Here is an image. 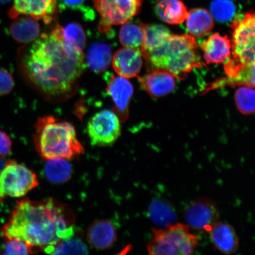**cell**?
I'll use <instances>...</instances> for the list:
<instances>
[{
	"label": "cell",
	"mask_w": 255,
	"mask_h": 255,
	"mask_svg": "<svg viewBox=\"0 0 255 255\" xmlns=\"http://www.w3.org/2000/svg\"><path fill=\"white\" fill-rule=\"evenodd\" d=\"M235 101L242 114L255 113V90L253 87L245 85L239 88L235 93Z\"/></svg>",
	"instance_id": "83f0119b"
},
{
	"label": "cell",
	"mask_w": 255,
	"mask_h": 255,
	"mask_svg": "<svg viewBox=\"0 0 255 255\" xmlns=\"http://www.w3.org/2000/svg\"><path fill=\"white\" fill-rule=\"evenodd\" d=\"M204 52V59L208 64L222 63L231 56L232 44L227 36L219 33L212 35L208 39L200 44Z\"/></svg>",
	"instance_id": "ac0fdd59"
},
{
	"label": "cell",
	"mask_w": 255,
	"mask_h": 255,
	"mask_svg": "<svg viewBox=\"0 0 255 255\" xmlns=\"http://www.w3.org/2000/svg\"><path fill=\"white\" fill-rule=\"evenodd\" d=\"M121 121L114 111L103 110L89 120L87 132L92 144L105 146L113 144L121 132Z\"/></svg>",
	"instance_id": "9c48e42d"
},
{
	"label": "cell",
	"mask_w": 255,
	"mask_h": 255,
	"mask_svg": "<svg viewBox=\"0 0 255 255\" xmlns=\"http://www.w3.org/2000/svg\"><path fill=\"white\" fill-rule=\"evenodd\" d=\"M12 143L10 138L0 130V158L6 157L11 151Z\"/></svg>",
	"instance_id": "d6a6232c"
},
{
	"label": "cell",
	"mask_w": 255,
	"mask_h": 255,
	"mask_svg": "<svg viewBox=\"0 0 255 255\" xmlns=\"http://www.w3.org/2000/svg\"><path fill=\"white\" fill-rule=\"evenodd\" d=\"M219 218L220 211L216 204L203 197L193 200L184 213L186 224L195 231L208 232Z\"/></svg>",
	"instance_id": "30bf717a"
},
{
	"label": "cell",
	"mask_w": 255,
	"mask_h": 255,
	"mask_svg": "<svg viewBox=\"0 0 255 255\" xmlns=\"http://www.w3.org/2000/svg\"><path fill=\"white\" fill-rule=\"evenodd\" d=\"M186 27L194 37H203L212 31L214 21L210 12L206 9L195 8L188 12Z\"/></svg>",
	"instance_id": "ffe728a7"
},
{
	"label": "cell",
	"mask_w": 255,
	"mask_h": 255,
	"mask_svg": "<svg viewBox=\"0 0 255 255\" xmlns=\"http://www.w3.org/2000/svg\"><path fill=\"white\" fill-rule=\"evenodd\" d=\"M75 218L71 209L58 201L22 200L2 229L6 239H17L32 254L47 253L59 242L75 235Z\"/></svg>",
	"instance_id": "7a4b0ae2"
},
{
	"label": "cell",
	"mask_w": 255,
	"mask_h": 255,
	"mask_svg": "<svg viewBox=\"0 0 255 255\" xmlns=\"http://www.w3.org/2000/svg\"><path fill=\"white\" fill-rule=\"evenodd\" d=\"M60 5L64 7L78 9H81L84 5L85 0H59Z\"/></svg>",
	"instance_id": "836d02e7"
},
{
	"label": "cell",
	"mask_w": 255,
	"mask_h": 255,
	"mask_svg": "<svg viewBox=\"0 0 255 255\" xmlns=\"http://www.w3.org/2000/svg\"><path fill=\"white\" fill-rule=\"evenodd\" d=\"M144 33L141 24L126 23L121 27L119 39L124 47L141 48L143 43Z\"/></svg>",
	"instance_id": "d4e9b609"
},
{
	"label": "cell",
	"mask_w": 255,
	"mask_h": 255,
	"mask_svg": "<svg viewBox=\"0 0 255 255\" xmlns=\"http://www.w3.org/2000/svg\"><path fill=\"white\" fill-rule=\"evenodd\" d=\"M210 11L216 20L227 22L234 17L237 8L232 0H213L210 5Z\"/></svg>",
	"instance_id": "f1b7e54d"
},
{
	"label": "cell",
	"mask_w": 255,
	"mask_h": 255,
	"mask_svg": "<svg viewBox=\"0 0 255 255\" xmlns=\"http://www.w3.org/2000/svg\"><path fill=\"white\" fill-rule=\"evenodd\" d=\"M14 86L13 76L7 70L0 68V97L10 94Z\"/></svg>",
	"instance_id": "1f68e13d"
},
{
	"label": "cell",
	"mask_w": 255,
	"mask_h": 255,
	"mask_svg": "<svg viewBox=\"0 0 255 255\" xmlns=\"http://www.w3.org/2000/svg\"><path fill=\"white\" fill-rule=\"evenodd\" d=\"M36 174L15 161L6 162L0 174V200L7 197H21L36 187Z\"/></svg>",
	"instance_id": "52a82bcc"
},
{
	"label": "cell",
	"mask_w": 255,
	"mask_h": 255,
	"mask_svg": "<svg viewBox=\"0 0 255 255\" xmlns=\"http://www.w3.org/2000/svg\"><path fill=\"white\" fill-rule=\"evenodd\" d=\"M149 214L153 222L165 227L171 225L174 219V213L170 206L161 200H155L151 203Z\"/></svg>",
	"instance_id": "4316f807"
},
{
	"label": "cell",
	"mask_w": 255,
	"mask_h": 255,
	"mask_svg": "<svg viewBox=\"0 0 255 255\" xmlns=\"http://www.w3.org/2000/svg\"><path fill=\"white\" fill-rule=\"evenodd\" d=\"M142 0H94L100 15L99 30L105 33L113 25L128 23L138 13Z\"/></svg>",
	"instance_id": "ba28073f"
},
{
	"label": "cell",
	"mask_w": 255,
	"mask_h": 255,
	"mask_svg": "<svg viewBox=\"0 0 255 255\" xmlns=\"http://www.w3.org/2000/svg\"><path fill=\"white\" fill-rule=\"evenodd\" d=\"M18 63L28 84L47 98L71 93L85 68L83 50L64 40L58 24L20 49Z\"/></svg>",
	"instance_id": "6da1fadb"
},
{
	"label": "cell",
	"mask_w": 255,
	"mask_h": 255,
	"mask_svg": "<svg viewBox=\"0 0 255 255\" xmlns=\"http://www.w3.org/2000/svg\"><path fill=\"white\" fill-rule=\"evenodd\" d=\"M4 162L1 160V158H0V174H1L2 169L4 167Z\"/></svg>",
	"instance_id": "e575fe53"
},
{
	"label": "cell",
	"mask_w": 255,
	"mask_h": 255,
	"mask_svg": "<svg viewBox=\"0 0 255 255\" xmlns=\"http://www.w3.org/2000/svg\"><path fill=\"white\" fill-rule=\"evenodd\" d=\"M155 11L161 20L170 24L183 23L188 14L186 5L180 0H158Z\"/></svg>",
	"instance_id": "44dd1931"
},
{
	"label": "cell",
	"mask_w": 255,
	"mask_h": 255,
	"mask_svg": "<svg viewBox=\"0 0 255 255\" xmlns=\"http://www.w3.org/2000/svg\"><path fill=\"white\" fill-rule=\"evenodd\" d=\"M11 36L16 42L27 45L40 36V26L36 19L27 15L14 18L9 28Z\"/></svg>",
	"instance_id": "d6986e66"
},
{
	"label": "cell",
	"mask_w": 255,
	"mask_h": 255,
	"mask_svg": "<svg viewBox=\"0 0 255 255\" xmlns=\"http://www.w3.org/2000/svg\"><path fill=\"white\" fill-rule=\"evenodd\" d=\"M143 55L138 48L124 47L118 50L113 59L115 71L125 78L135 77L142 67Z\"/></svg>",
	"instance_id": "5bb4252c"
},
{
	"label": "cell",
	"mask_w": 255,
	"mask_h": 255,
	"mask_svg": "<svg viewBox=\"0 0 255 255\" xmlns=\"http://www.w3.org/2000/svg\"><path fill=\"white\" fill-rule=\"evenodd\" d=\"M2 248V254L28 255L31 254V249L24 242L17 239H7Z\"/></svg>",
	"instance_id": "4dcf8cb0"
},
{
	"label": "cell",
	"mask_w": 255,
	"mask_h": 255,
	"mask_svg": "<svg viewBox=\"0 0 255 255\" xmlns=\"http://www.w3.org/2000/svg\"><path fill=\"white\" fill-rule=\"evenodd\" d=\"M198 48L191 35L171 34L160 45L142 55L153 68L165 70L174 77L184 79L193 69L204 65Z\"/></svg>",
	"instance_id": "3957f363"
},
{
	"label": "cell",
	"mask_w": 255,
	"mask_h": 255,
	"mask_svg": "<svg viewBox=\"0 0 255 255\" xmlns=\"http://www.w3.org/2000/svg\"><path fill=\"white\" fill-rule=\"evenodd\" d=\"M112 60L111 47L107 43H97L89 47L87 62L92 71L102 72L110 66Z\"/></svg>",
	"instance_id": "7402d4cb"
},
{
	"label": "cell",
	"mask_w": 255,
	"mask_h": 255,
	"mask_svg": "<svg viewBox=\"0 0 255 255\" xmlns=\"http://www.w3.org/2000/svg\"><path fill=\"white\" fill-rule=\"evenodd\" d=\"M233 65L255 62V12L250 11L232 25Z\"/></svg>",
	"instance_id": "8992f818"
},
{
	"label": "cell",
	"mask_w": 255,
	"mask_h": 255,
	"mask_svg": "<svg viewBox=\"0 0 255 255\" xmlns=\"http://www.w3.org/2000/svg\"><path fill=\"white\" fill-rule=\"evenodd\" d=\"M62 36L67 42L82 50L84 49L86 34L84 28L79 24L70 23L62 27Z\"/></svg>",
	"instance_id": "f546056e"
},
{
	"label": "cell",
	"mask_w": 255,
	"mask_h": 255,
	"mask_svg": "<svg viewBox=\"0 0 255 255\" xmlns=\"http://www.w3.org/2000/svg\"><path fill=\"white\" fill-rule=\"evenodd\" d=\"M9 0H0V2H7Z\"/></svg>",
	"instance_id": "d590c367"
},
{
	"label": "cell",
	"mask_w": 255,
	"mask_h": 255,
	"mask_svg": "<svg viewBox=\"0 0 255 255\" xmlns=\"http://www.w3.org/2000/svg\"><path fill=\"white\" fill-rule=\"evenodd\" d=\"M57 0H13L8 11L9 17L27 15L36 20L43 19L44 23L52 22L57 8Z\"/></svg>",
	"instance_id": "8fae6325"
},
{
	"label": "cell",
	"mask_w": 255,
	"mask_h": 255,
	"mask_svg": "<svg viewBox=\"0 0 255 255\" xmlns=\"http://www.w3.org/2000/svg\"><path fill=\"white\" fill-rule=\"evenodd\" d=\"M34 143L37 151L46 159H71L84 154L85 149L71 124L53 116L39 118L35 125Z\"/></svg>",
	"instance_id": "277c9868"
},
{
	"label": "cell",
	"mask_w": 255,
	"mask_h": 255,
	"mask_svg": "<svg viewBox=\"0 0 255 255\" xmlns=\"http://www.w3.org/2000/svg\"><path fill=\"white\" fill-rule=\"evenodd\" d=\"M153 238L147 251L153 255H189L198 247L199 238L183 223H172L161 229H152Z\"/></svg>",
	"instance_id": "5b68a950"
},
{
	"label": "cell",
	"mask_w": 255,
	"mask_h": 255,
	"mask_svg": "<svg viewBox=\"0 0 255 255\" xmlns=\"http://www.w3.org/2000/svg\"><path fill=\"white\" fill-rule=\"evenodd\" d=\"M140 24L144 33L143 43L140 48L142 55L160 45L171 34L170 30L163 25Z\"/></svg>",
	"instance_id": "603a6c76"
},
{
	"label": "cell",
	"mask_w": 255,
	"mask_h": 255,
	"mask_svg": "<svg viewBox=\"0 0 255 255\" xmlns=\"http://www.w3.org/2000/svg\"><path fill=\"white\" fill-rule=\"evenodd\" d=\"M208 233L213 244L221 253L230 255L238 251L239 238L235 229L231 225L218 221Z\"/></svg>",
	"instance_id": "e0dca14e"
},
{
	"label": "cell",
	"mask_w": 255,
	"mask_h": 255,
	"mask_svg": "<svg viewBox=\"0 0 255 255\" xmlns=\"http://www.w3.org/2000/svg\"><path fill=\"white\" fill-rule=\"evenodd\" d=\"M107 91L115 104L114 112L121 123L125 122L128 117V106L133 89L130 82L122 76H111L108 82Z\"/></svg>",
	"instance_id": "4fadbf2b"
},
{
	"label": "cell",
	"mask_w": 255,
	"mask_h": 255,
	"mask_svg": "<svg viewBox=\"0 0 255 255\" xmlns=\"http://www.w3.org/2000/svg\"><path fill=\"white\" fill-rule=\"evenodd\" d=\"M46 160L44 173L51 182L62 184L70 180L72 174V168L68 159L55 158Z\"/></svg>",
	"instance_id": "cb8c5ba5"
},
{
	"label": "cell",
	"mask_w": 255,
	"mask_h": 255,
	"mask_svg": "<svg viewBox=\"0 0 255 255\" xmlns=\"http://www.w3.org/2000/svg\"><path fill=\"white\" fill-rule=\"evenodd\" d=\"M224 69L227 76L213 82L206 88V92L237 85L255 88V62L244 65H233L226 62Z\"/></svg>",
	"instance_id": "7c38bea8"
},
{
	"label": "cell",
	"mask_w": 255,
	"mask_h": 255,
	"mask_svg": "<svg viewBox=\"0 0 255 255\" xmlns=\"http://www.w3.org/2000/svg\"><path fill=\"white\" fill-rule=\"evenodd\" d=\"M89 244L95 250L104 251L113 247L117 239L116 227L109 221L99 220L92 223L88 229Z\"/></svg>",
	"instance_id": "2e32d148"
},
{
	"label": "cell",
	"mask_w": 255,
	"mask_h": 255,
	"mask_svg": "<svg viewBox=\"0 0 255 255\" xmlns=\"http://www.w3.org/2000/svg\"><path fill=\"white\" fill-rule=\"evenodd\" d=\"M74 236V235H73ZM72 237L63 239L47 251L52 255H86L88 249L81 239Z\"/></svg>",
	"instance_id": "484cf974"
},
{
	"label": "cell",
	"mask_w": 255,
	"mask_h": 255,
	"mask_svg": "<svg viewBox=\"0 0 255 255\" xmlns=\"http://www.w3.org/2000/svg\"><path fill=\"white\" fill-rule=\"evenodd\" d=\"M175 77L163 69H155L139 77L143 89L153 97H162L171 93L175 87Z\"/></svg>",
	"instance_id": "9a60e30c"
}]
</instances>
